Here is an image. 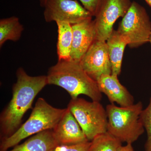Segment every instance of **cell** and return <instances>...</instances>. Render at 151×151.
<instances>
[{"instance_id":"obj_11","label":"cell","mask_w":151,"mask_h":151,"mask_svg":"<svg viewBox=\"0 0 151 151\" xmlns=\"http://www.w3.org/2000/svg\"><path fill=\"white\" fill-rule=\"evenodd\" d=\"M52 131L58 145H75L89 141L68 108Z\"/></svg>"},{"instance_id":"obj_10","label":"cell","mask_w":151,"mask_h":151,"mask_svg":"<svg viewBox=\"0 0 151 151\" xmlns=\"http://www.w3.org/2000/svg\"><path fill=\"white\" fill-rule=\"evenodd\" d=\"M73 40L70 53V60L79 62L93 42L97 34L95 24L92 18L71 25Z\"/></svg>"},{"instance_id":"obj_22","label":"cell","mask_w":151,"mask_h":151,"mask_svg":"<svg viewBox=\"0 0 151 151\" xmlns=\"http://www.w3.org/2000/svg\"><path fill=\"white\" fill-rule=\"evenodd\" d=\"M145 1L151 7V0H145Z\"/></svg>"},{"instance_id":"obj_18","label":"cell","mask_w":151,"mask_h":151,"mask_svg":"<svg viewBox=\"0 0 151 151\" xmlns=\"http://www.w3.org/2000/svg\"><path fill=\"white\" fill-rule=\"evenodd\" d=\"M147 139L145 144V151H151V97L148 106L143 109L141 115Z\"/></svg>"},{"instance_id":"obj_20","label":"cell","mask_w":151,"mask_h":151,"mask_svg":"<svg viewBox=\"0 0 151 151\" xmlns=\"http://www.w3.org/2000/svg\"><path fill=\"white\" fill-rule=\"evenodd\" d=\"M83 7L92 14L95 16L102 0H79Z\"/></svg>"},{"instance_id":"obj_21","label":"cell","mask_w":151,"mask_h":151,"mask_svg":"<svg viewBox=\"0 0 151 151\" xmlns=\"http://www.w3.org/2000/svg\"><path fill=\"white\" fill-rule=\"evenodd\" d=\"M118 151H134L132 147V144H127L125 146H122Z\"/></svg>"},{"instance_id":"obj_12","label":"cell","mask_w":151,"mask_h":151,"mask_svg":"<svg viewBox=\"0 0 151 151\" xmlns=\"http://www.w3.org/2000/svg\"><path fill=\"white\" fill-rule=\"evenodd\" d=\"M96 81L100 92L107 96L112 104L116 103L124 107L134 104L133 95L120 83L118 76L105 74L101 76Z\"/></svg>"},{"instance_id":"obj_7","label":"cell","mask_w":151,"mask_h":151,"mask_svg":"<svg viewBox=\"0 0 151 151\" xmlns=\"http://www.w3.org/2000/svg\"><path fill=\"white\" fill-rule=\"evenodd\" d=\"M47 22H66L70 24L92 18V16L76 0H40Z\"/></svg>"},{"instance_id":"obj_2","label":"cell","mask_w":151,"mask_h":151,"mask_svg":"<svg viewBox=\"0 0 151 151\" xmlns=\"http://www.w3.org/2000/svg\"><path fill=\"white\" fill-rule=\"evenodd\" d=\"M48 84L62 87L70 94L71 99L84 94L92 101L100 102L102 94L97 81L83 69L79 62L72 60H58L49 69Z\"/></svg>"},{"instance_id":"obj_4","label":"cell","mask_w":151,"mask_h":151,"mask_svg":"<svg viewBox=\"0 0 151 151\" xmlns=\"http://www.w3.org/2000/svg\"><path fill=\"white\" fill-rule=\"evenodd\" d=\"M143 109L141 101L128 107L107 105V132L122 142H134L145 132L141 118Z\"/></svg>"},{"instance_id":"obj_8","label":"cell","mask_w":151,"mask_h":151,"mask_svg":"<svg viewBox=\"0 0 151 151\" xmlns=\"http://www.w3.org/2000/svg\"><path fill=\"white\" fill-rule=\"evenodd\" d=\"M132 4L131 0H102L94 16L96 39L106 41L115 22L125 16Z\"/></svg>"},{"instance_id":"obj_3","label":"cell","mask_w":151,"mask_h":151,"mask_svg":"<svg viewBox=\"0 0 151 151\" xmlns=\"http://www.w3.org/2000/svg\"><path fill=\"white\" fill-rule=\"evenodd\" d=\"M66 109L54 108L43 98H39L27 121L12 135L3 138L0 150L6 151L32 135L45 130L53 129Z\"/></svg>"},{"instance_id":"obj_17","label":"cell","mask_w":151,"mask_h":151,"mask_svg":"<svg viewBox=\"0 0 151 151\" xmlns=\"http://www.w3.org/2000/svg\"><path fill=\"white\" fill-rule=\"evenodd\" d=\"M122 146L121 141L107 132L91 141L88 151H118Z\"/></svg>"},{"instance_id":"obj_23","label":"cell","mask_w":151,"mask_h":151,"mask_svg":"<svg viewBox=\"0 0 151 151\" xmlns=\"http://www.w3.org/2000/svg\"><path fill=\"white\" fill-rule=\"evenodd\" d=\"M149 42H150V44L151 45V34L150 36V39H149Z\"/></svg>"},{"instance_id":"obj_5","label":"cell","mask_w":151,"mask_h":151,"mask_svg":"<svg viewBox=\"0 0 151 151\" xmlns=\"http://www.w3.org/2000/svg\"><path fill=\"white\" fill-rule=\"evenodd\" d=\"M67 108L75 117L89 141L107 132V112L100 102H89L78 97L71 99Z\"/></svg>"},{"instance_id":"obj_13","label":"cell","mask_w":151,"mask_h":151,"mask_svg":"<svg viewBox=\"0 0 151 151\" xmlns=\"http://www.w3.org/2000/svg\"><path fill=\"white\" fill-rule=\"evenodd\" d=\"M106 42L112 68V74L118 76L122 70L124 50L129 42L126 38L115 30H113Z\"/></svg>"},{"instance_id":"obj_15","label":"cell","mask_w":151,"mask_h":151,"mask_svg":"<svg viewBox=\"0 0 151 151\" xmlns=\"http://www.w3.org/2000/svg\"><path fill=\"white\" fill-rule=\"evenodd\" d=\"M58 26L57 52L58 60H70V53L73 40L71 25L64 22H56Z\"/></svg>"},{"instance_id":"obj_1","label":"cell","mask_w":151,"mask_h":151,"mask_svg":"<svg viewBox=\"0 0 151 151\" xmlns=\"http://www.w3.org/2000/svg\"><path fill=\"white\" fill-rule=\"evenodd\" d=\"M17 81L12 87V96L0 116V131L3 138L19 129L25 113L32 108L37 94L48 84L47 76H32L22 67L17 70Z\"/></svg>"},{"instance_id":"obj_16","label":"cell","mask_w":151,"mask_h":151,"mask_svg":"<svg viewBox=\"0 0 151 151\" xmlns=\"http://www.w3.org/2000/svg\"><path fill=\"white\" fill-rule=\"evenodd\" d=\"M24 27L19 18L10 17L0 20V47L7 41L16 42L21 37Z\"/></svg>"},{"instance_id":"obj_19","label":"cell","mask_w":151,"mask_h":151,"mask_svg":"<svg viewBox=\"0 0 151 151\" xmlns=\"http://www.w3.org/2000/svg\"><path fill=\"white\" fill-rule=\"evenodd\" d=\"M91 142L71 145H58L52 151H88Z\"/></svg>"},{"instance_id":"obj_14","label":"cell","mask_w":151,"mask_h":151,"mask_svg":"<svg viewBox=\"0 0 151 151\" xmlns=\"http://www.w3.org/2000/svg\"><path fill=\"white\" fill-rule=\"evenodd\" d=\"M58 145L52 129L47 130L35 134L9 151H52Z\"/></svg>"},{"instance_id":"obj_6","label":"cell","mask_w":151,"mask_h":151,"mask_svg":"<svg viewBox=\"0 0 151 151\" xmlns=\"http://www.w3.org/2000/svg\"><path fill=\"white\" fill-rule=\"evenodd\" d=\"M117 31L128 40L130 48H137L149 42L151 22L145 8L132 2Z\"/></svg>"},{"instance_id":"obj_9","label":"cell","mask_w":151,"mask_h":151,"mask_svg":"<svg viewBox=\"0 0 151 151\" xmlns=\"http://www.w3.org/2000/svg\"><path fill=\"white\" fill-rule=\"evenodd\" d=\"M79 63L85 72L96 81L102 75L112 74L106 42L95 40L81 58Z\"/></svg>"}]
</instances>
